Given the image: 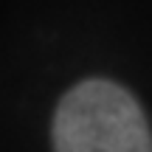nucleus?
<instances>
[{
  "label": "nucleus",
  "instance_id": "nucleus-1",
  "mask_svg": "<svg viewBox=\"0 0 152 152\" xmlns=\"http://www.w3.org/2000/svg\"><path fill=\"white\" fill-rule=\"evenodd\" d=\"M54 152H152V132L130 90L87 79L62 96L54 113Z\"/></svg>",
  "mask_w": 152,
  "mask_h": 152
}]
</instances>
